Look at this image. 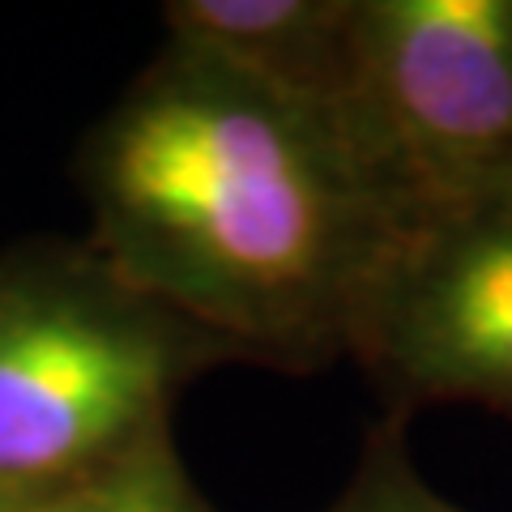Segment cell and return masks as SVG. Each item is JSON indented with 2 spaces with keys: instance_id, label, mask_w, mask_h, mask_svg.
I'll list each match as a JSON object with an SVG mask.
<instances>
[{
  "instance_id": "8",
  "label": "cell",
  "mask_w": 512,
  "mask_h": 512,
  "mask_svg": "<svg viewBox=\"0 0 512 512\" xmlns=\"http://www.w3.org/2000/svg\"><path fill=\"white\" fill-rule=\"evenodd\" d=\"M0 512H35V508H18V504H9V500H0Z\"/></svg>"
},
{
  "instance_id": "2",
  "label": "cell",
  "mask_w": 512,
  "mask_h": 512,
  "mask_svg": "<svg viewBox=\"0 0 512 512\" xmlns=\"http://www.w3.org/2000/svg\"><path fill=\"white\" fill-rule=\"evenodd\" d=\"M231 355L86 239L0 252V500L43 508L146 444Z\"/></svg>"
},
{
  "instance_id": "5",
  "label": "cell",
  "mask_w": 512,
  "mask_h": 512,
  "mask_svg": "<svg viewBox=\"0 0 512 512\" xmlns=\"http://www.w3.org/2000/svg\"><path fill=\"white\" fill-rule=\"evenodd\" d=\"M163 30L295 103L338 116L350 99L355 0H171Z\"/></svg>"
},
{
  "instance_id": "3",
  "label": "cell",
  "mask_w": 512,
  "mask_h": 512,
  "mask_svg": "<svg viewBox=\"0 0 512 512\" xmlns=\"http://www.w3.org/2000/svg\"><path fill=\"white\" fill-rule=\"evenodd\" d=\"M338 120L397 222L512 175V0H355Z\"/></svg>"
},
{
  "instance_id": "6",
  "label": "cell",
  "mask_w": 512,
  "mask_h": 512,
  "mask_svg": "<svg viewBox=\"0 0 512 512\" xmlns=\"http://www.w3.org/2000/svg\"><path fill=\"white\" fill-rule=\"evenodd\" d=\"M35 512H218L188 478L175 436L146 444L116 470Z\"/></svg>"
},
{
  "instance_id": "1",
  "label": "cell",
  "mask_w": 512,
  "mask_h": 512,
  "mask_svg": "<svg viewBox=\"0 0 512 512\" xmlns=\"http://www.w3.org/2000/svg\"><path fill=\"white\" fill-rule=\"evenodd\" d=\"M86 244L231 363L350 359L402 222L333 111L163 39L77 150Z\"/></svg>"
},
{
  "instance_id": "7",
  "label": "cell",
  "mask_w": 512,
  "mask_h": 512,
  "mask_svg": "<svg viewBox=\"0 0 512 512\" xmlns=\"http://www.w3.org/2000/svg\"><path fill=\"white\" fill-rule=\"evenodd\" d=\"M325 512H466V508L427 483V474L419 470L410 448V419L384 414L367 431L355 470H350L346 487L333 495Z\"/></svg>"
},
{
  "instance_id": "4",
  "label": "cell",
  "mask_w": 512,
  "mask_h": 512,
  "mask_svg": "<svg viewBox=\"0 0 512 512\" xmlns=\"http://www.w3.org/2000/svg\"><path fill=\"white\" fill-rule=\"evenodd\" d=\"M350 359L397 419L427 406L512 419V175L402 222Z\"/></svg>"
}]
</instances>
